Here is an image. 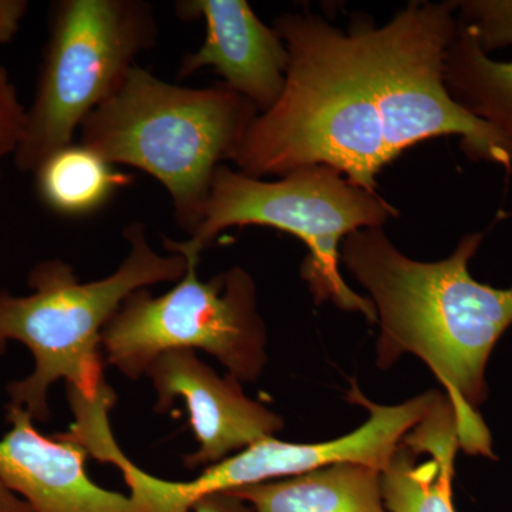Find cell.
<instances>
[{
    "label": "cell",
    "instance_id": "obj_1",
    "mask_svg": "<svg viewBox=\"0 0 512 512\" xmlns=\"http://www.w3.org/2000/svg\"><path fill=\"white\" fill-rule=\"evenodd\" d=\"M272 29L288 50L284 92L259 113L232 163L249 177L328 165L357 187L404 151L460 136L474 161L512 171V144L451 99L444 59L457 35L454 2H412L389 23L369 16L336 28L315 13H285Z\"/></svg>",
    "mask_w": 512,
    "mask_h": 512
},
{
    "label": "cell",
    "instance_id": "obj_2",
    "mask_svg": "<svg viewBox=\"0 0 512 512\" xmlns=\"http://www.w3.org/2000/svg\"><path fill=\"white\" fill-rule=\"evenodd\" d=\"M483 239L471 232L443 261L420 262L394 247L383 228L359 229L343 239L340 261L375 305L377 365L386 369L406 353L423 360L453 407L461 450L494 458L478 407L487 399L488 360L512 325V286L471 276Z\"/></svg>",
    "mask_w": 512,
    "mask_h": 512
},
{
    "label": "cell",
    "instance_id": "obj_3",
    "mask_svg": "<svg viewBox=\"0 0 512 512\" xmlns=\"http://www.w3.org/2000/svg\"><path fill=\"white\" fill-rule=\"evenodd\" d=\"M128 244L119 268L92 282L77 278L63 259H43L30 269L29 295L0 289V342L16 340L35 359L33 372L8 384L12 406L22 407L35 421H49L47 397L64 380L69 399L94 402L114 393L106 384L101 360V333L130 293L164 282L177 284L188 259L160 255L151 245L146 224L124 228Z\"/></svg>",
    "mask_w": 512,
    "mask_h": 512
},
{
    "label": "cell",
    "instance_id": "obj_4",
    "mask_svg": "<svg viewBox=\"0 0 512 512\" xmlns=\"http://www.w3.org/2000/svg\"><path fill=\"white\" fill-rule=\"evenodd\" d=\"M259 111L224 83L187 87L134 67L80 127L79 144L114 167L127 165L163 185L177 227H200L218 167L234 160Z\"/></svg>",
    "mask_w": 512,
    "mask_h": 512
},
{
    "label": "cell",
    "instance_id": "obj_5",
    "mask_svg": "<svg viewBox=\"0 0 512 512\" xmlns=\"http://www.w3.org/2000/svg\"><path fill=\"white\" fill-rule=\"evenodd\" d=\"M400 211L377 191L357 187L328 165L298 168L275 181L261 180L222 164L197 231L184 239L163 238L164 249L200 261L224 229L259 225L284 231L308 248L302 278L315 301L332 302L377 322L375 305L340 274L343 239L366 228H383Z\"/></svg>",
    "mask_w": 512,
    "mask_h": 512
},
{
    "label": "cell",
    "instance_id": "obj_6",
    "mask_svg": "<svg viewBox=\"0 0 512 512\" xmlns=\"http://www.w3.org/2000/svg\"><path fill=\"white\" fill-rule=\"evenodd\" d=\"M158 25L146 0H60L52 8L35 97L15 153L22 173L74 143L84 120L153 49Z\"/></svg>",
    "mask_w": 512,
    "mask_h": 512
},
{
    "label": "cell",
    "instance_id": "obj_7",
    "mask_svg": "<svg viewBox=\"0 0 512 512\" xmlns=\"http://www.w3.org/2000/svg\"><path fill=\"white\" fill-rule=\"evenodd\" d=\"M197 259L160 296L148 288L124 299L101 333V349L109 365L138 380L158 356L171 350H204L239 382H255L264 370L266 329L256 308L254 279L235 266L198 278Z\"/></svg>",
    "mask_w": 512,
    "mask_h": 512
},
{
    "label": "cell",
    "instance_id": "obj_8",
    "mask_svg": "<svg viewBox=\"0 0 512 512\" xmlns=\"http://www.w3.org/2000/svg\"><path fill=\"white\" fill-rule=\"evenodd\" d=\"M439 399L440 393L429 392L396 406H382L366 399L353 383L349 400L366 407L370 417L359 429L339 439L301 444L268 437L205 468L201 476L190 481L151 476L123 453L113 464L130 488L136 512H191L192 505L207 495L301 476L336 463L363 464L382 473L404 436L424 420Z\"/></svg>",
    "mask_w": 512,
    "mask_h": 512
},
{
    "label": "cell",
    "instance_id": "obj_9",
    "mask_svg": "<svg viewBox=\"0 0 512 512\" xmlns=\"http://www.w3.org/2000/svg\"><path fill=\"white\" fill-rule=\"evenodd\" d=\"M156 390V410L165 413L183 400L198 450L184 458L187 468L210 467L256 441L274 437L284 420L245 396L241 382L221 377L195 350H171L147 369Z\"/></svg>",
    "mask_w": 512,
    "mask_h": 512
},
{
    "label": "cell",
    "instance_id": "obj_10",
    "mask_svg": "<svg viewBox=\"0 0 512 512\" xmlns=\"http://www.w3.org/2000/svg\"><path fill=\"white\" fill-rule=\"evenodd\" d=\"M177 18L205 25L195 52L181 59L177 79L202 69L220 74L222 83L251 101L259 113L271 109L284 92L288 50L274 29L245 0H180Z\"/></svg>",
    "mask_w": 512,
    "mask_h": 512
},
{
    "label": "cell",
    "instance_id": "obj_11",
    "mask_svg": "<svg viewBox=\"0 0 512 512\" xmlns=\"http://www.w3.org/2000/svg\"><path fill=\"white\" fill-rule=\"evenodd\" d=\"M8 343L0 342V355ZM0 439V480L33 512H136L130 495L106 490L86 473L87 450L66 433L46 437L25 409L8 404Z\"/></svg>",
    "mask_w": 512,
    "mask_h": 512
},
{
    "label": "cell",
    "instance_id": "obj_12",
    "mask_svg": "<svg viewBox=\"0 0 512 512\" xmlns=\"http://www.w3.org/2000/svg\"><path fill=\"white\" fill-rule=\"evenodd\" d=\"M456 416L447 397L407 433L382 471L389 512H457L453 503L456 457L460 450Z\"/></svg>",
    "mask_w": 512,
    "mask_h": 512
},
{
    "label": "cell",
    "instance_id": "obj_13",
    "mask_svg": "<svg viewBox=\"0 0 512 512\" xmlns=\"http://www.w3.org/2000/svg\"><path fill=\"white\" fill-rule=\"evenodd\" d=\"M228 493L251 505L254 512H389L382 473L357 463H336Z\"/></svg>",
    "mask_w": 512,
    "mask_h": 512
},
{
    "label": "cell",
    "instance_id": "obj_14",
    "mask_svg": "<svg viewBox=\"0 0 512 512\" xmlns=\"http://www.w3.org/2000/svg\"><path fill=\"white\" fill-rule=\"evenodd\" d=\"M33 174L39 200L47 210L66 218L96 214L130 183L128 175L79 143L47 157Z\"/></svg>",
    "mask_w": 512,
    "mask_h": 512
},
{
    "label": "cell",
    "instance_id": "obj_15",
    "mask_svg": "<svg viewBox=\"0 0 512 512\" xmlns=\"http://www.w3.org/2000/svg\"><path fill=\"white\" fill-rule=\"evenodd\" d=\"M443 79L458 106L512 144V62L491 59L476 37L458 25L444 59Z\"/></svg>",
    "mask_w": 512,
    "mask_h": 512
},
{
    "label": "cell",
    "instance_id": "obj_16",
    "mask_svg": "<svg viewBox=\"0 0 512 512\" xmlns=\"http://www.w3.org/2000/svg\"><path fill=\"white\" fill-rule=\"evenodd\" d=\"M456 3L457 23L471 33L487 55L512 46V0H464Z\"/></svg>",
    "mask_w": 512,
    "mask_h": 512
},
{
    "label": "cell",
    "instance_id": "obj_17",
    "mask_svg": "<svg viewBox=\"0 0 512 512\" xmlns=\"http://www.w3.org/2000/svg\"><path fill=\"white\" fill-rule=\"evenodd\" d=\"M26 107L8 70L0 64V158L15 156L25 128Z\"/></svg>",
    "mask_w": 512,
    "mask_h": 512
},
{
    "label": "cell",
    "instance_id": "obj_18",
    "mask_svg": "<svg viewBox=\"0 0 512 512\" xmlns=\"http://www.w3.org/2000/svg\"><path fill=\"white\" fill-rule=\"evenodd\" d=\"M28 9L26 0H0V49L18 35Z\"/></svg>",
    "mask_w": 512,
    "mask_h": 512
},
{
    "label": "cell",
    "instance_id": "obj_19",
    "mask_svg": "<svg viewBox=\"0 0 512 512\" xmlns=\"http://www.w3.org/2000/svg\"><path fill=\"white\" fill-rule=\"evenodd\" d=\"M191 512H254V510L237 495L218 493L202 497L192 505Z\"/></svg>",
    "mask_w": 512,
    "mask_h": 512
},
{
    "label": "cell",
    "instance_id": "obj_20",
    "mask_svg": "<svg viewBox=\"0 0 512 512\" xmlns=\"http://www.w3.org/2000/svg\"><path fill=\"white\" fill-rule=\"evenodd\" d=\"M0 512H33L18 494L13 493L0 480Z\"/></svg>",
    "mask_w": 512,
    "mask_h": 512
},
{
    "label": "cell",
    "instance_id": "obj_21",
    "mask_svg": "<svg viewBox=\"0 0 512 512\" xmlns=\"http://www.w3.org/2000/svg\"><path fill=\"white\" fill-rule=\"evenodd\" d=\"M2 180H3V174H2V170H0V190H2Z\"/></svg>",
    "mask_w": 512,
    "mask_h": 512
}]
</instances>
